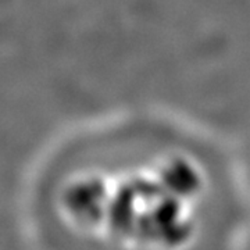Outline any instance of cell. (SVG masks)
<instances>
[{"mask_svg": "<svg viewBox=\"0 0 250 250\" xmlns=\"http://www.w3.org/2000/svg\"><path fill=\"white\" fill-rule=\"evenodd\" d=\"M200 189V174L193 164L171 156L147 174L126 181L116 195L106 190L96 178L90 179L72 189L71 203L74 213H83V223L90 224L108 200L129 197V202L108 213L104 224L116 225L118 235L172 245L190 233L189 213Z\"/></svg>", "mask_w": 250, "mask_h": 250, "instance_id": "cell-1", "label": "cell"}]
</instances>
